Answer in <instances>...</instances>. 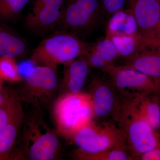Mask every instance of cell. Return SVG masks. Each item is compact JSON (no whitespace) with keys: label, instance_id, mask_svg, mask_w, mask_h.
<instances>
[{"label":"cell","instance_id":"obj_18","mask_svg":"<svg viewBox=\"0 0 160 160\" xmlns=\"http://www.w3.org/2000/svg\"><path fill=\"white\" fill-rule=\"evenodd\" d=\"M108 38L114 44L119 57L128 58L142 51L139 34L114 35Z\"/></svg>","mask_w":160,"mask_h":160},{"label":"cell","instance_id":"obj_4","mask_svg":"<svg viewBox=\"0 0 160 160\" xmlns=\"http://www.w3.org/2000/svg\"><path fill=\"white\" fill-rule=\"evenodd\" d=\"M23 123L22 145L27 157L31 160L55 158L59 149L58 138L42 118L33 115Z\"/></svg>","mask_w":160,"mask_h":160},{"label":"cell","instance_id":"obj_12","mask_svg":"<svg viewBox=\"0 0 160 160\" xmlns=\"http://www.w3.org/2000/svg\"><path fill=\"white\" fill-rule=\"evenodd\" d=\"M64 65L65 71L61 84L63 95L81 92L89 74V64L82 56Z\"/></svg>","mask_w":160,"mask_h":160},{"label":"cell","instance_id":"obj_29","mask_svg":"<svg viewBox=\"0 0 160 160\" xmlns=\"http://www.w3.org/2000/svg\"><path fill=\"white\" fill-rule=\"evenodd\" d=\"M16 96L14 94H9L7 92L0 91V107L5 105L9 100L14 98Z\"/></svg>","mask_w":160,"mask_h":160},{"label":"cell","instance_id":"obj_9","mask_svg":"<svg viewBox=\"0 0 160 160\" xmlns=\"http://www.w3.org/2000/svg\"><path fill=\"white\" fill-rule=\"evenodd\" d=\"M57 70L48 66H37L26 74L23 94L28 102L38 106L51 98L57 89Z\"/></svg>","mask_w":160,"mask_h":160},{"label":"cell","instance_id":"obj_24","mask_svg":"<svg viewBox=\"0 0 160 160\" xmlns=\"http://www.w3.org/2000/svg\"><path fill=\"white\" fill-rule=\"evenodd\" d=\"M83 57L89 66L98 68L107 73L114 65L106 62L101 56L89 48L87 53Z\"/></svg>","mask_w":160,"mask_h":160},{"label":"cell","instance_id":"obj_14","mask_svg":"<svg viewBox=\"0 0 160 160\" xmlns=\"http://www.w3.org/2000/svg\"><path fill=\"white\" fill-rule=\"evenodd\" d=\"M138 34L137 22L129 9L120 10L110 16L107 24L106 37Z\"/></svg>","mask_w":160,"mask_h":160},{"label":"cell","instance_id":"obj_1","mask_svg":"<svg viewBox=\"0 0 160 160\" xmlns=\"http://www.w3.org/2000/svg\"><path fill=\"white\" fill-rule=\"evenodd\" d=\"M89 48V44L78 36L61 30L42 41L30 60L38 66H48L57 70L59 64L65 65L85 55Z\"/></svg>","mask_w":160,"mask_h":160},{"label":"cell","instance_id":"obj_23","mask_svg":"<svg viewBox=\"0 0 160 160\" xmlns=\"http://www.w3.org/2000/svg\"><path fill=\"white\" fill-rule=\"evenodd\" d=\"M22 107L19 100L17 96L0 107V131L9 122Z\"/></svg>","mask_w":160,"mask_h":160},{"label":"cell","instance_id":"obj_25","mask_svg":"<svg viewBox=\"0 0 160 160\" xmlns=\"http://www.w3.org/2000/svg\"><path fill=\"white\" fill-rule=\"evenodd\" d=\"M140 41L142 50L146 48L160 49V27L149 37L144 39L140 38Z\"/></svg>","mask_w":160,"mask_h":160},{"label":"cell","instance_id":"obj_33","mask_svg":"<svg viewBox=\"0 0 160 160\" xmlns=\"http://www.w3.org/2000/svg\"></svg>","mask_w":160,"mask_h":160},{"label":"cell","instance_id":"obj_11","mask_svg":"<svg viewBox=\"0 0 160 160\" xmlns=\"http://www.w3.org/2000/svg\"><path fill=\"white\" fill-rule=\"evenodd\" d=\"M66 0H52L26 19L28 28L36 31H46L59 23Z\"/></svg>","mask_w":160,"mask_h":160},{"label":"cell","instance_id":"obj_28","mask_svg":"<svg viewBox=\"0 0 160 160\" xmlns=\"http://www.w3.org/2000/svg\"><path fill=\"white\" fill-rule=\"evenodd\" d=\"M52 0H35L33 5L32 12L30 13H33L42 7L52 1Z\"/></svg>","mask_w":160,"mask_h":160},{"label":"cell","instance_id":"obj_17","mask_svg":"<svg viewBox=\"0 0 160 160\" xmlns=\"http://www.w3.org/2000/svg\"><path fill=\"white\" fill-rule=\"evenodd\" d=\"M24 120V112L22 107L0 131V155L5 159L7 158V153L14 145Z\"/></svg>","mask_w":160,"mask_h":160},{"label":"cell","instance_id":"obj_21","mask_svg":"<svg viewBox=\"0 0 160 160\" xmlns=\"http://www.w3.org/2000/svg\"><path fill=\"white\" fill-rule=\"evenodd\" d=\"M29 0H0V18L6 21L17 18Z\"/></svg>","mask_w":160,"mask_h":160},{"label":"cell","instance_id":"obj_20","mask_svg":"<svg viewBox=\"0 0 160 160\" xmlns=\"http://www.w3.org/2000/svg\"><path fill=\"white\" fill-rule=\"evenodd\" d=\"M89 48L96 52L110 64H114V61L119 57L114 44L107 37L89 44Z\"/></svg>","mask_w":160,"mask_h":160},{"label":"cell","instance_id":"obj_8","mask_svg":"<svg viewBox=\"0 0 160 160\" xmlns=\"http://www.w3.org/2000/svg\"><path fill=\"white\" fill-rule=\"evenodd\" d=\"M92 119L99 122L115 121L122 100L111 82L99 78L92 81L90 93Z\"/></svg>","mask_w":160,"mask_h":160},{"label":"cell","instance_id":"obj_27","mask_svg":"<svg viewBox=\"0 0 160 160\" xmlns=\"http://www.w3.org/2000/svg\"><path fill=\"white\" fill-rule=\"evenodd\" d=\"M135 160H160V141L154 148L138 157Z\"/></svg>","mask_w":160,"mask_h":160},{"label":"cell","instance_id":"obj_6","mask_svg":"<svg viewBox=\"0 0 160 160\" xmlns=\"http://www.w3.org/2000/svg\"><path fill=\"white\" fill-rule=\"evenodd\" d=\"M54 116L58 130L67 137L92 119L90 95L82 92L62 95L56 104Z\"/></svg>","mask_w":160,"mask_h":160},{"label":"cell","instance_id":"obj_19","mask_svg":"<svg viewBox=\"0 0 160 160\" xmlns=\"http://www.w3.org/2000/svg\"><path fill=\"white\" fill-rule=\"evenodd\" d=\"M75 158L81 160H131L133 156L127 147L117 148L93 153L75 151Z\"/></svg>","mask_w":160,"mask_h":160},{"label":"cell","instance_id":"obj_22","mask_svg":"<svg viewBox=\"0 0 160 160\" xmlns=\"http://www.w3.org/2000/svg\"><path fill=\"white\" fill-rule=\"evenodd\" d=\"M0 78L12 82H17L22 80L15 58L0 57Z\"/></svg>","mask_w":160,"mask_h":160},{"label":"cell","instance_id":"obj_10","mask_svg":"<svg viewBox=\"0 0 160 160\" xmlns=\"http://www.w3.org/2000/svg\"><path fill=\"white\" fill-rule=\"evenodd\" d=\"M138 27L141 38L149 37L160 27V0H126Z\"/></svg>","mask_w":160,"mask_h":160},{"label":"cell","instance_id":"obj_30","mask_svg":"<svg viewBox=\"0 0 160 160\" xmlns=\"http://www.w3.org/2000/svg\"><path fill=\"white\" fill-rule=\"evenodd\" d=\"M2 90V83H1V79L0 78V91Z\"/></svg>","mask_w":160,"mask_h":160},{"label":"cell","instance_id":"obj_16","mask_svg":"<svg viewBox=\"0 0 160 160\" xmlns=\"http://www.w3.org/2000/svg\"><path fill=\"white\" fill-rule=\"evenodd\" d=\"M25 41L6 26L0 23V57L15 58L26 54Z\"/></svg>","mask_w":160,"mask_h":160},{"label":"cell","instance_id":"obj_3","mask_svg":"<svg viewBox=\"0 0 160 160\" xmlns=\"http://www.w3.org/2000/svg\"><path fill=\"white\" fill-rule=\"evenodd\" d=\"M67 137L77 146L75 151L81 153H93L114 148H128L121 129L111 121L99 122L91 119Z\"/></svg>","mask_w":160,"mask_h":160},{"label":"cell","instance_id":"obj_31","mask_svg":"<svg viewBox=\"0 0 160 160\" xmlns=\"http://www.w3.org/2000/svg\"><path fill=\"white\" fill-rule=\"evenodd\" d=\"M5 159V158L3 157V156H2L1 155H0V160H4Z\"/></svg>","mask_w":160,"mask_h":160},{"label":"cell","instance_id":"obj_26","mask_svg":"<svg viewBox=\"0 0 160 160\" xmlns=\"http://www.w3.org/2000/svg\"><path fill=\"white\" fill-rule=\"evenodd\" d=\"M126 0H102L104 12L111 16L115 12L124 9Z\"/></svg>","mask_w":160,"mask_h":160},{"label":"cell","instance_id":"obj_7","mask_svg":"<svg viewBox=\"0 0 160 160\" xmlns=\"http://www.w3.org/2000/svg\"><path fill=\"white\" fill-rule=\"evenodd\" d=\"M107 74L123 101L160 92L159 81L125 65H114Z\"/></svg>","mask_w":160,"mask_h":160},{"label":"cell","instance_id":"obj_2","mask_svg":"<svg viewBox=\"0 0 160 160\" xmlns=\"http://www.w3.org/2000/svg\"><path fill=\"white\" fill-rule=\"evenodd\" d=\"M115 122L117 123L122 132L126 145L134 160L154 148L160 141V134L138 111L135 98L122 101Z\"/></svg>","mask_w":160,"mask_h":160},{"label":"cell","instance_id":"obj_13","mask_svg":"<svg viewBox=\"0 0 160 160\" xmlns=\"http://www.w3.org/2000/svg\"><path fill=\"white\" fill-rule=\"evenodd\" d=\"M125 66L160 82V49L144 50L126 58Z\"/></svg>","mask_w":160,"mask_h":160},{"label":"cell","instance_id":"obj_15","mask_svg":"<svg viewBox=\"0 0 160 160\" xmlns=\"http://www.w3.org/2000/svg\"><path fill=\"white\" fill-rule=\"evenodd\" d=\"M135 100L141 116L158 132L160 128V92H152Z\"/></svg>","mask_w":160,"mask_h":160},{"label":"cell","instance_id":"obj_5","mask_svg":"<svg viewBox=\"0 0 160 160\" xmlns=\"http://www.w3.org/2000/svg\"><path fill=\"white\" fill-rule=\"evenodd\" d=\"M104 12L100 0H69L63 7L59 23L62 30L86 35L100 26Z\"/></svg>","mask_w":160,"mask_h":160},{"label":"cell","instance_id":"obj_32","mask_svg":"<svg viewBox=\"0 0 160 160\" xmlns=\"http://www.w3.org/2000/svg\"><path fill=\"white\" fill-rule=\"evenodd\" d=\"M158 133H159V134H160V129H159V131L158 132Z\"/></svg>","mask_w":160,"mask_h":160}]
</instances>
